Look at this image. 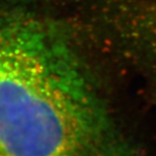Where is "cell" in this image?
Here are the masks:
<instances>
[{
	"instance_id": "obj_1",
	"label": "cell",
	"mask_w": 156,
	"mask_h": 156,
	"mask_svg": "<svg viewBox=\"0 0 156 156\" xmlns=\"http://www.w3.org/2000/svg\"><path fill=\"white\" fill-rule=\"evenodd\" d=\"M58 0H0V156H130Z\"/></svg>"
}]
</instances>
